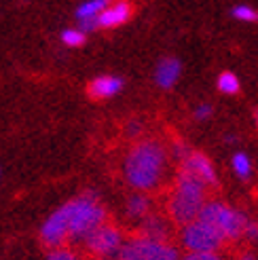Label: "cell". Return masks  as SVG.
Wrapping results in <instances>:
<instances>
[{"mask_svg": "<svg viewBox=\"0 0 258 260\" xmlns=\"http://www.w3.org/2000/svg\"><path fill=\"white\" fill-rule=\"evenodd\" d=\"M182 170L188 172V174H192L195 178H199L205 186H210V184L214 186L216 182H218L214 165L201 152H188L186 157H184V161H182Z\"/></svg>", "mask_w": 258, "mask_h": 260, "instance_id": "obj_10", "label": "cell"}, {"mask_svg": "<svg viewBox=\"0 0 258 260\" xmlns=\"http://www.w3.org/2000/svg\"><path fill=\"white\" fill-rule=\"evenodd\" d=\"M167 172V152L157 140H142L127 152L123 174L136 190H154Z\"/></svg>", "mask_w": 258, "mask_h": 260, "instance_id": "obj_1", "label": "cell"}, {"mask_svg": "<svg viewBox=\"0 0 258 260\" xmlns=\"http://www.w3.org/2000/svg\"><path fill=\"white\" fill-rule=\"evenodd\" d=\"M47 260H81L79 256H76L70 248H55V250H51L49 252V256H47Z\"/></svg>", "mask_w": 258, "mask_h": 260, "instance_id": "obj_20", "label": "cell"}, {"mask_svg": "<svg viewBox=\"0 0 258 260\" xmlns=\"http://www.w3.org/2000/svg\"><path fill=\"white\" fill-rule=\"evenodd\" d=\"M218 89H220L222 93L233 95L239 91V79L233 72H222L220 76H218Z\"/></svg>", "mask_w": 258, "mask_h": 260, "instance_id": "obj_17", "label": "cell"}, {"mask_svg": "<svg viewBox=\"0 0 258 260\" xmlns=\"http://www.w3.org/2000/svg\"><path fill=\"white\" fill-rule=\"evenodd\" d=\"M127 129H129V136H136V134L140 132V125H138V123H129Z\"/></svg>", "mask_w": 258, "mask_h": 260, "instance_id": "obj_24", "label": "cell"}, {"mask_svg": "<svg viewBox=\"0 0 258 260\" xmlns=\"http://www.w3.org/2000/svg\"><path fill=\"white\" fill-rule=\"evenodd\" d=\"M231 15H233L235 19H239V21H256L258 19V11L248 7V5H237V7L231 9Z\"/></svg>", "mask_w": 258, "mask_h": 260, "instance_id": "obj_19", "label": "cell"}, {"mask_svg": "<svg viewBox=\"0 0 258 260\" xmlns=\"http://www.w3.org/2000/svg\"><path fill=\"white\" fill-rule=\"evenodd\" d=\"M182 260H224V258L218 256L216 252H190Z\"/></svg>", "mask_w": 258, "mask_h": 260, "instance_id": "obj_21", "label": "cell"}, {"mask_svg": "<svg viewBox=\"0 0 258 260\" xmlns=\"http://www.w3.org/2000/svg\"><path fill=\"white\" fill-rule=\"evenodd\" d=\"M233 170H235V174L239 176V178H250V172H252V165H250V159L246 157L243 152H239V154H235L233 157Z\"/></svg>", "mask_w": 258, "mask_h": 260, "instance_id": "obj_18", "label": "cell"}, {"mask_svg": "<svg viewBox=\"0 0 258 260\" xmlns=\"http://www.w3.org/2000/svg\"><path fill=\"white\" fill-rule=\"evenodd\" d=\"M205 205V184L192 174L180 170L176 178V188L167 203V212L176 224L184 226L197 220Z\"/></svg>", "mask_w": 258, "mask_h": 260, "instance_id": "obj_2", "label": "cell"}, {"mask_svg": "<svg viewBox=\"0 0 258 260\" xmlns=\"http://www.w3.org/2000/svg\"><path fill=\"white\" fill-rule=\"evenodd\" d=\"M256 123H258V112H256Z\"/></svg>", "mask_w": 258, "mask_h": 260, "instance_id": "obj_26", "label": "cell"}, {"mask_svg": "<svg viewBox=\"0 0 258 260\" xmlns=\"http://www.w3.org/2000/svg\"><path fill=\"white\" fill-rule=\"evenodd\" d=\"M150 210V201L146 194H132L127 201V214L132 218H146Z\"/></svg>", "mask_w": 258, "mask_h": 260, "instance_id": "obj_15", "label": "cell"}, {"mask_svg": "<svg viewBox=\"0 0 258 260\" xmlns=\"http://www.w3.org/2000/svg\"><path fill=\"white\" fill-rule=\"evenodd\" d=\"M134 15V7L129 0H114L110 3L104 11L100 13L98 17V30H112V28H119V25L127 23Z\"/></svg>", "mask_w": 258, "mask_h": 260, "instance_id": "obj_9", "label": "cell"}, {"mask_svg": "<svg viewBox=\"0 0 258 260\" xmlns=\"http://www.w3.org/2000/svg\"><path fill=\"white\" fill-rule=\"evenodd\" d=\"M180 70H182V66H180V61L176 57H165L159 61L157 70H154V83L163 89H170L178 83Z\"/></svg>", "mask_w": 258, "mask_h": 260, "instance_id": "obj_12", "label": "cell"}, {"mask_svg": "<svg viewBox=\"0 0 258 260\" xmlns=\"http://www.w3.org/2000/svg\"><path fill=\"white\" fill-rule=\"evenodd\" d=\"M41 241L47 245L49 250L63 248L66 241H70V212H68V203H63L59 210H55L43 222V226H41Z\"/></svg>", "mask_w": 258, "mask_h": 260, "instance_id": "obj_8", "label": "cell"}, {"mask_svg": "<svg viewBox=\"0 0 258 260\" xmlns=\"http://www.w3.org/2000/svg\"><path fill=\"white\" fill-rule=\"evenodd\" d=\"M180 241L188 252H218L224 243V235L205 220H192L182 226Z\"/></svg>", "mask_w": 258, "mask_h": 260, "instance_id": "obj_6", "label": "cell"}, {"mask_svg": "<svg viewBox=\"0 0 258 260\" xmlns=\"http://www.w3.org/2000/svg\"><path fill=\"white\" fill-rule=\"evenodd\" d=\"M239 260H256V258H254V256H252V254H243V256H241V258H239Z\"/></svg>", "mask_w": 258, "mask_h": 260, "instance_id": "obj_25", "label": "cell"}, {"mask_svg": "<svg viewBox=\"0 0 258 260\" xmlns=\"http://www.w3.org/2000/svg\"><path fill=\"white\" fill-rule=\"evenodd\" d=\"M243 235H246L248 239H258V224L252 222V220H248L246 224V231H243Z\"/></svg>", "mask_w": 258, "mask_h": 260, "instance_id": "obj_23", "label": "cell"}, {"mask_svg": "<svg viewBox=\"0 0 258 260\" xmlns=\"http://www.w3.org/2000/svg\"><path fill=\"white\" fill-rule=\"evenodd\" d=\"M112 3V0H85V3H81L79 7H76V21H89V19H95L100 17V13L104 11L108 5Z\"/></svg>", "mask_w": 258, "mask_h": 260, "instance_id": "obj_14", "label": "cell"}, {"mask_svg": "<svg viewBox=\"0 0 258 260\" xmlns=\"http://www.w3.org/2000/svg\"><path fill=\"white\" fill-rule=\"evenodd\" d=\"M199 220H205L208 224L218 229L224 235V239H239L246 231L248 218L239 214L233 207H229L222 201H210L203 205V210L199 214Z\"/></svg>", "mask_w": 258, "mask_h": 260, "instance_id": "obj_4", "label": "cell"}, {"mask_svg": "<svg viewBox=\"0 0 258 260\" xmlns=\"http://www.w3.org/2000/svg\"><path fill=\"white\" fill-rule=\"evenodd\" d=\"M85 243V250L95 256V258H108L119 254L121 245H123V233L114 226V224H100L91 235H87Z\"/></svg>", "mask_w": 258, "mask_h": 260, "instance_id": "obj_7", "label": "cell"}, {"mask_svg": "<svg viewBox=\"0 0 258 260\" xmlns=\"http://www.w3.org/2000/svg\"><path fill=\"white\" fill-rule=\"evenodd\" d=\"M61 43L66 45V47H70V49H76V47H83L85 45V41H87V34L83 32V30H79V28H66L61 32Z\"/></svg>", "mask_w": 258, "mask_h": 260, "instance_id": "obj_16", "label": "cell"}, {"mask_svg": "<svg viewBox=\"0 0 258 260\" xmlns=\"http://www.w3.org/2000/svg\"><path fill=\"white\" fill-rule=\"evenodd\" d=\"M121 89H123V79H119V76H110V74L98 76V79H93L87 87L89 95H91L93 100H108L112 95H117Z\"/></svg>", "mask_w": 258, "mask_h": 260, "instance_id": "obj_11", "label": "cell"}, {"mask_svg": "<svg viewBox=\"0 0 258 260\" xmlns=\"http://www.w3.org/2000/svg\"><path fill=\"white\" fill-rule=\"evenodd\" d=\"M195 116H197L199 121L210 119V116H212V106H208V104H201V106L195 110Z\"/></svg>", "mask_w": 258, "mask_h": 260, "instance_id": "obj_22", "label": "cell"}, {"mask_svg": "<svg viewBox=\"0 0 258 260\" xmlns=\"http://www.w3.org/2000/svg\"><path fill=\"white\" fill-rule=\"evenodd\" d=\"M117 260H180V258H178V250L170 241H157L140 235L121 245Z\"/></svg>", "mask_w": 258, "mask_h": 260, "instance_id": "obj_5", "label": "cell"}, {"mask_svg": "<svg viewBox=\"0 0 258 260\" xmlns=\"http://www.w3.org/2000/svg\"><path fill=\"white\" fill-rule=\"evenodd\" d=\"M70 212V239L72 241H85L87 235L104 224L106 212L93 192H85L81 197L68 201Z\"/></svg>", "mask_w": 258, "mask_h": 260, "instance_id": "obj_3", "label": "cell"}, {"mask_svg": "<svg viewBox=\"0 0 258 260\" xmlns=\"http://www.w3.org/2000/svg\"><path fill=\"white\" fill-rule=\"evenodd\" d=\"M0 174H3V170H0Z\"/></svg>", "mask_w": 258, "mask_h": 260, "instance_id": "obj_27", "label": "cell"}, {"mask_svg": "<svg viewBox=\"0 0 258 260\" xmlns=\"http://www.w3.org/2000/svg\"><path fill=\"white\" fill-rule=\"evenodd\" d=\"M140 235L148 237V239H157V241H170V224H167L165 220L157 218V216L144 218L142 220Z\"/></svg>", "mask_w": 258, "mask_h": 260, "instance_id": "obj_13", "label": "cell"}]
</instances>
